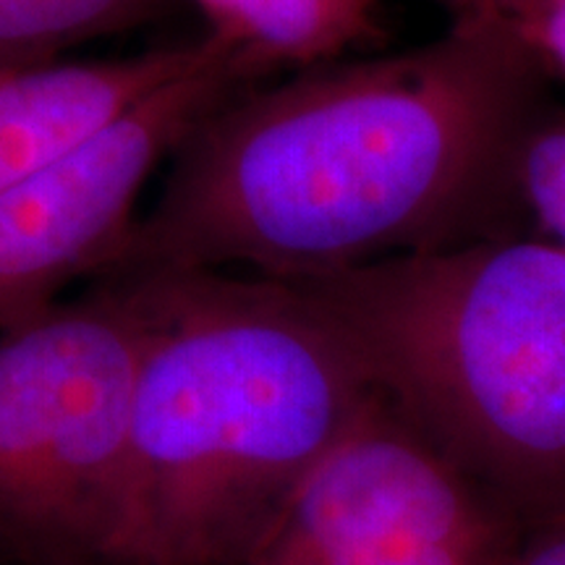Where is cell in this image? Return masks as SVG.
<instances>
[{
  "mask_svg": "<svg viewBox=\"0 0 565 565\" xmlns=\"http://www.w3.org/2000/svg\"><path fill=\"white\" fill-rule=\"evenodd\" d=\"M263 82L210 38L196 66L0 194V333L61 303L71 282L103 278L160 162L212 110Z\"/></svg>",
  "mask_w": 565,
  "mask_h": 565,
  "instance_id": "cell-6",
  "label": "cell"
},
{
  "mask_svg": "<svg viewBox=\"0 0 565 565\" xmlns=\"http://www.w3.org/2000/svg\"><path fill=\"white\" fill-rule=\"evenodd\" d=\"M435 3L448 11L450 21L479 17V13L500 9V0H435Z\"/></svg>",
  "mask_w": 565,
  "mask_h": 565,
  "instance_id": "cell-13",
  "label": "cell"
},
{
  "mask_svg": "<svg viewBox=\"0 0 565 565\" xmlns=\"http://www.w3.org/2000/svg\"><path fill=\"white\" fill-rule=\"evenodd\" d=\"M0 68H6V66H0Z\"/></svg>",
  "mask_w": 565,
  "mask_h": 565,
  "instance_id": "cell-14",
  "label": "cell"
},
{
  "mask_svg": "<svg viewBox=\"0 0 565 565\" xmlns=\"http://www.w3.org/2000/svg\"><path fill=\"white\" fill-rule=\"evenodd\" d=\"M145 341L124 278L0 333V550L19 565H110Z\"/></svg>",
  "mask_w": 565,
  "mask_h": 565,
  "instance_id": "cell-4",
  "label": "cell"
},
{
  "mask_svg": "<svg viewBox=\"0 0 565 565\" xmlns=\"http://www.w3.org/2000/svg\"><path fill=\"white\" fill-rule=\"evenodd\" d=\"M500 11L553 76L565 79V0H500Z\"/></svg>",
  "mask_w": 565,
  "mask_h": 565,
  "instance_id": "cell-11",
  "label": "cell"
},
{
  "mask_svg": "<svg viewBox=\"0 0 565 565\" xmlns=\"http://www.w3.org/2000/svg\"><path fill=\"white\" fill-rule=\"evenodd\" d=\"M166 0H0V66L58 61L158 17Z\"/></svg>",
  "mask_w": 565,
  "mask_h": 565,
  "instance_id": "cell-9",
  "label": "cell"
},
{
  "mask_svg": "<svg viewBox=\"0 0 565 565\" xmlns=\"http://www.w3.org/2000/svg\"><path fill=\"white\" fill-rule=\"evenodd\" d=\"M524 189L532 221L565 246V118L536 134L524 162Z\"/></svg>",
  "mask_w": 565,
  "mask_h": 565,
  "instance_id": "cell-10",
  "label": "cell"
},
{
  "mask_svg": "<svg viewBox=\"0 0 565 565\" xmlns=\"http://www.w3.org/2000/svg\"><path fill=\"white\" fill-rule=\"evenodd\" d=\"M124 280L141 299L147 341L110 565H242L377 387L291 280L217 270Z\"/></svg>",
  "mask_w": 565,
  "mask_h": 565,
  "instance_id": "cell-2",
  "label": "cell"
},
{
  "mask_svg": "<svg viewBox=\"0 0 565 565\" xmlns=\"http://www.w3.org/2000/svg\"><path fill=\"white\" fill-rule=\"evenodd\" d=\"M210 38L270 79L385 42L380 0H194Z\"/></svg>",
  "mask_w": 565,
  "mask_h": 565,
  "instance_id": "cell-8",
  "label": "cell"
},
{
  "mask_svg": "<svg viewBox=\"0 0 565 565\" xmlns=\"http://www.w3.org/2000/svg\"><path fill=\"white\" fill-rule=\"evenodd\" d=\"M500 9L231 97L175 147L103 278H307L529 236L524 162L565 118Z\"/></svg>",
  "mask_w": 565,
  "mask_h": 565,
  "instance_id": "cell-1",
  "label": "cell"
},
{
  "mask_svg": "<svg viewBox=\"0 0 565 565\" xmlns=\"http://www.w3.org/2000/svg\"><path fill=\"white\" fill-rule=\"evenodd\" d=\"M524 534L374 393L242 565H513Z\"/></svg>",
  "mask_w": 565,
  "mask_h": 565,
  "instance_id": "cell-5",
  "label": "cell"
},
{
  "mask_svg": "<svg viewBox=\"0 0 565 565\" xmlns=\"http://www.w3.org/2000/svg\"><path fill=\"white\" fill-rule=\"evenodd\" d=\"M210 38L124 58L0 68V194L196 66Z\"/></svg>",
  "mask_w": 565,
  "mask_h": 565,
  "instance_id": "cell-7",
  "label": "cell"
},
{
  "mask_svg": "<svg viewBox=\"0 0 565 565\" xmlns=\"http://www.w3.org/2000/svg\"><path fill=\"white\" fill-rule=\"evenodd\" d=\"M291 280L377 393L524 532L565 524V246L494 238Z\"/></svg>",
  "mask_w": 565,
  "mask_h": 565,
  "instance_id": "cell-3",
  "label": "cell"
},
{
  "mask_svg": "<svg viewBox=\"0 0 565 565\" xmlns=\"http://www.w3.org/2000/svg\"><path fill=\"white\" fill-rule=\"evenodd\" d=\"M513 565H565V524L526 532Z\"/></svg>",
  "mask_w": 565,
  "mask_h": 565,
  "instance_id": "cell-12",
  "label": "cell"
}]
</instances>
